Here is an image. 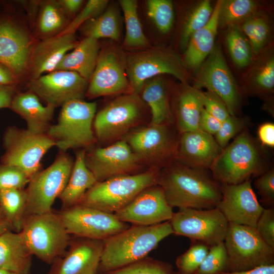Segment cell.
Wrapping results in <instances>:
<instances>
[{"instance_id": "21", "label": "cell", "mask_w": 274, "mask_h": 274, "mask_svg": "<svg viewBox=\"0 0 274 274\" xmlns=\"http://www.w3.org/2000/svg\"><path fill=\"white\" fill-rule=\"evenodd\" d=\"M75 237L46 274H98L103 241Z\"/></svg>"}, {"instance_id": "43", "label": "cell", "mask_w": 274, "mask_h": 274, "mask_svg": "<svg viewBox=\"0 0 274 274\" xmlns=\"http://www.w3.org/2000/svg\"><path fill=\"white\" fill-rule=\"evenodd\" d=\"M228 262V255L223 241L210 248L196 273L219 274L227 271Z\"/></svg>"}, {"instance_id": "6", "label": "cell", "mask_w": 274, "mask_h": 274, "mask_svg": "<svg viewBox=\"0 0 274 274\" xmlns=\"http://www.w3.org/2000/svg\"><path fill=\"white\" fill-rule=\"evenodd\" d=\"M62 106L57 123L50 126L46 134L62 151L91 145L95 141L92 123L96 103L73 99Z\"/></svg>"}, {"instance_id": "12", "label": "cell", "mask_w": 274, "mask_h": 274, "mask_svg": "<svg viewBox=\"0 0 274 274\" xmlns=\"http://www.w3.org/2000/svg\"><path fill=\"white\" fill-rule=\"evenodd\" d=\"M177 235L210 247L224 241L229 223L217 208L179 209L169 221Z\"/></svg>"}, {"instance_id": "31", "label": "cell", "mask_w": 274, "mask_h": 274, "mask_svg": "<svg viewBox=\"0 0 274 274\" xmlns=\"http://www.w3.org/2000/svg\"><path fill=\"white\" fill-rule=\"evenodd\" d=\"M140 94L141 98L150 109V123L169 124L172 122L173 115L168 90L160 77L158 76L148 80Z\"/></svg>"}, {"instance_id": "34", "label": "cell", "mask_w": 274, "mask_h": 274, "mask_svg": "<svg viewBox=\"0 0 274 274\" xmlns=\"http://www.w3.org/2000/svg\"><path fill=\"white\" fill-rule=\"evenodd\" d=\"M119 4L125 24L124 46L130 49H143L148 47L149 43L138 16L137 2L134 0H121Z\"/></svg>"}, {"instance_id": "8", "label": "cell", "mask_w": 274, "mask_h": 274, "mask_svg": "<svg viewBox=\"0 0 274 274\" xmlns=\"http://www.w3.org/2000/svg\"><path fill=\"white\" fill-rule=\"evenodd\" d=\"M145 104L140 95L134 93L122 94L110 102L94 117L97 139L104 143L119 141L141 123Z\"/></svg>"}, {"instance_id": "53", "label": "cell", "mask_w": 274, "mask_h": 274, "mask_svg": "<svg viewBox=\"0 0 274 274\" xmlns=\"http://www.w3.org/2000/svg\"><path fill=\"white\" fill-rule=\"evenodd\" d=\"M219 274H274V264L261 265L242 271H223Z\"/></svg>"}, {"instance_id": "48", "label": "cell", "mask_w": 274, "mask_h": 274, "mask_svg": "<svg viewBox=\"0 0 274 274\" xmlns=\"http://www.w3.org/2000/svg\"><path fill=\"white\" fill-rule=\"evenodd\" d=\"M263 240L274 249V209L263 210L255 227Z\"/></svg>"}, {"instance_id": "2", "label": "cell", "mask_w": 274, "mask_h": 274, "mask_svg": "<svg viewBox=\"0 0 274 274\" xmlns=\"http://www.w3.org/2000/svg\"><path fill=\"white\" fill-rule=\"evenodd\" d=\"M173 234L169 221L129 226L103 241L98 273L105 274L147 257L161 241Z\"/></svg>"}, {"instance_id": "49", "label": "cell", "mask_w": 274, "mask_h": 274, "mask_svg": "<svg viewBox=\"0 0 274 274\" xmlns=\"http://www.w3.org/2000/svg\"><path fill=\"white\" fill-rule=\"evenodd\" d=\"M203 108L221 122L230 115L224 101L213 92L202 91Z\"/></svg>"}, {"instance_id": "20", "label": "cell", "mask_w": 274, "mask_h": 274, "mask_svg": "<svg viewBox=\"0 0 274 274\" xmlns=\"http://www.w3.org/2000/svg\"><path fill=\"white\" fill-rule=\"evenodd\" d=\"M222 197L217 208L228 223L255 228L264 208L260 204L249 180L221 187Z\"/></svg>"}, {"instance_id": "45", "label": "cell", "mask_w": 274, "mask_h": 274, "mask_svg": "<svg viewBox=\"0 0 274 274\" xmlns=\"http://www.w3.org/2000/svg\"><path fill=\"white\" fill-rule=\"evenodd\" d=\"M60 6L54 2L49 3L43 8L39 20L40 31L44 34L50 33L59 29L64 19Z\"/></svg>"}, {"instance_id": "25", "label": "cell", "mask_w": 274, "mask_h": 274, "mask_svg": "<svg viewBox=\"0 0 274 274\" xmlns=\"http://www.w3.org/2000/svg\"><path fill=\"white\" fill-rule=\"evenodd\" d=\"M221 2L220 0L216 3L207 24L194 32L190 37L183 60L186 68L197 70L214 48Z\"/></svg>"}, {"instance_id": "23", "label": "cell", "mask_w": 274, "mask_h": 274, "mask_svg": "<svg viewBox=\"0 0 274 274\" xmlns=\"http://www.w3.org/2000/svg\"><path fill=\"white\" fill-rule=\"evenodd\" d=\"M30 57L27 35L11 22H0V63L18 75L25 70Z\"/></svg>"}, {"instance_id": "11", "label": "cell", "mask_w": 274, "mask_h": 274, "mask_svg": "<svg viewBox=\"0 0 274 274\" xmlns=\"http://www.w3.org/2000/svg\"><path fill=\"white\" fill-rule=\"evenodd\" d=\"M4 145L2 163L19 167L30 179L40 171L42 158L55 144L46 133L37 134L11 126L4 134Z\"/></svg>"}, {"instance_id": "57", "label": "cell", "mask_w": 274, "mask_h": 274, "mask_svg": "<svg viewBox=\"0 0 274 274\" xmlns=\"http://www.w3.org/2000/svg\"><path fill=\"white\" fill-rule=\"evenodd\" d=\"M8 230H11L10 225L6 219L0 221V236L4 232Z\"/></svg>"}, {"instance_id": "60", "label": "cell", "mask_w": 274, "mask_h": 274, "mask_svg": "<svg viewBox=\"0 0 274 274\" xmlns=\"http://www.w3.org/2000/svg\"><path fill=\"white\" fill-rule=\"evenodd\" d=\"M177 274H179L178 273H177ZM194 274H197V273H195Z\"/></svg>"}, {"instance_id": "46", "label": "cell", "mask_w": 274, "mask_h": 274, "mask_svg": "<svg viewBox=\"0 0 274 274\" xmlns=\"http://www.w3.org/2000/svg\"><path fill=\"white\" fill-rule=\"evenodd\" d=\"M29 178L19 167L8 164H0V190L16 188L24 189Z\"/></svg>"}, {"instance_id": "50", "label": "cell", "mask_w": 274, "mask_h": 274, "mask_svg": "<svg viewBox=\"0 0 274 274\" xmlns=\"http://www.w3.org/2000/svg\"><path fill=\"white\" fill-rule=\"evenodd\" d=\"M255 187L261 196V200L267 204L274 202V170L271 169L256 179Z\"/></svg>"}, {"instance_id": "36", "label": "cell", "mask_w": 274, "mask_h": 274, "mask_svg": "<svg viewBox=\"0 0 274 274\" xmlns=\"http://www.w3.org/2000/svg\"><path fill=\"white\" fill-rule=\"evenodd\" d=\"M259 5L252 0H222L218 16L219 26L238 25L258 12Z\"/></svg>"}, {"instance_id": "13", "label": "cell", "mask_w": 274, "mask_h": 274, "mask_svg": "<svg viewBox=\"0 0 274 274\" xmlns=\"http://www.w3.org/2000/svg\"><path fill=\"white\" fill-rule=\"evenodd\" d=\"M58 213L68 234L76 237L104 241L129 226L114 214L81 204Z\"/></svg>"}, {"instance_id": "10", "label": "cell", "mask_w": 274, "mask_h": 274, "mask_svg": "<svg viewBox=\"0 0 274 274\" xmlns=\"http://www.w3.org/2000/svg\"><path fill=\"white\" fill-rule=\"evenodd\" d=\"M73 164L68 156L61 153L49 167L30 179L25 189V217L52 211L68 182Z\"/></svg>"}, {"instance_id": "7", "label": "cell", "mask_w": 274, "mask_h": 274, "mask_svg": "<svg viewBox=\"0 0 274 274\" xmlns=\"http://www.w3.org/2000/svg\"><path fill=\"white\" fill-rule=\"evenodd\" d=\"M210 168L223 185L243 183L262 172L258 150L251 137L244 132L222 149Z\"/></svg>"}, {"instance_id": "41", "label": "cell", "mask_w": 274, "mask_h": 274, "mask_svg": "<svg viewBox=\"0 0 274 274\" xmlns=\"http://www.w3.org/2000/svg\"><path fill=\"white\" fill-rule=\"evenodd\" d=\"M105 274H177L172 266L160 260L146 257Z\"/></svg>"}, {"instance_id": "55", "label": "cell", "mask_w": 274, "mask_h": 274, "mask_svg": "<svg viewBox=\"0 0 274 274\" xmlns=\"http://www.w3.org/2000/svg\"><path fill=\"white\" fill-rule=\"evenodd\" d=\"M82 3V0H62L59 2L60 6L70 13H74L77 11Z\"/></svg>"}, {"instance_id": "54", "label": "cell", "mask_w": 274, "mask_h": 274, "mask_svg": "<svg viewBox=\"0 0 274 274\" xmlns=\"http://www.w3.org/2000/svg\"><path fill=\"white\" fill-rule=\"evenodd\" d=\"M13 91L6 86H0V109L10 107Z\"/></svg>"}, {"instance_id": "44", "label": "cell", "mask_w": 274, "mask_h": 274, "mask_svg": "<svg viewBox=\"0 0 274 274\" xmlns=\"http://www.w3.org/2000/svg\"><path fill=\"white\" fill-rule=\"evenodd\" d=\"M108 2L107 0L88 1L79 14L58 34H74L84 23L101 14Z\"/></svg>"}, {"instance_id": "59", "label": "cell", "mask_w": 274, "mask_h": 274, "mask_svg": "<svg viewBox=\"0 0 274 274\" xmlns=\"http://www.w3.org/2000/svg\"><path fill=\"white\" fill-rule=\"evenodd\" d=\"M3 219H4V217L2 210L0 208V221Z\"/></svg>"}, {"instance_id": "37", "label": "cell", "mask_w": 274, "mask_h": 274, "mask_svg": "<svg viewBox=\"0 0 274 274\" xmlns=\"http://www.w3.org/2000/svg\"><path fill=\"white\" fill-rule=\"evenodd\" d=\"M225 41L229 55L239 68L248 66L253 53L250 43L238 25L228 27Z\"/></svg>"}, {"instance_id": "22", "label": "cell", "mask_w": 274, "mask_h": 274, "mask_svg": "<svg viewBox=\"0 0 274 274\" xmlns=\"http://www.w3.org/2000/svg\"><path fill=\"white\" fill-rule=\"evenodd\" d=\"M181 134L175 157L178 164L195 169L210 168L223 149L215 138L200 129Z\"/></svg>"}, {"instance_id": "26", "label": "cell", "mask_w": 274, "mask_h": 274, "mask_svg": "<svg viewBox=\"0 0 274 274\" xmlns=\"http://www.w3.org/2000/svg\"><path fill=\"white\" fill-rule=\"evenodd\" d=\"M10 108L25 120L27 130L37 134L46 133L55 108L48 104L43 106L32 92L16 95Z\"/></svg>"}, {"instance_id": "16", "label": "cell", "mask_w": 274, "mask_h": 274, "mask_svg": "<svg viewBox=\"0 0 274 274\" xmlns=\"http://www.w3.org/2000/svg\"><path fill=\"white\" fill-rule=\"evenodd\" d=\"M85 162L97 182L138 173L142 163L125 140L85 153Z\"/></svg>"}, {"instance_id": "9", "label": "cell", "mask_w": 274, "mask_h": 274, "mask_svg": "<svg viewBox=\"0 0 274 274\" xmlns=\"http://www.w3.org/2000/svg\"><path fill=\"white\" fill-rule=\"evenodd\" d=\"M228 262L226 271H242L274 264V249L255 228L229 223L224 241Z\"/></svg>"}, {"instance_id": "24", "label": "cell", "mask_w": 274, "mask_h": 274, "mask_svg": "<svg viewBox=\"0 0 274 274\" xmlns=\"http://www.w3.org/2000/svg\"><path fill=\"white\" fill-rule=\"evenodd\" d=\"M76 45L74 34H58L39 42L31 55L33 79L55 71L63 57Z\"/></svg>"}, {"instance_id": "4", "label": "cell", "mask_w": 274, "mask_h": 274, "mask_svg": "<svg viewBox=\"0 0 274 274\" xmlns=\"http://www.w3.org/2000/svg\"><path fill=\"white\" fill-rule=\"evenodd\" d=\"M19 233L32 255L49 264L64 254L71 238L58 213L52 211L26 216Z\"/></svg>"}, {"instance_id": "5", "label": "cell", "mask_w": 274, "mask_h": 274, "mask_svg": "<svg viewBox=\"0 0 274 274\" xmlns=\"http://www.w3.org/2000/svg\"><path fill=\"white\" fill-rule=\"evenodd\" d=\"M126 74L133 92L140 95L145 83L169 74L187 84L190 74L180 56L169 48L156 47L133 52L125 57Z\"/></svg>"}, {"instance_id": "3", "label": "cell", "mask_w": 274, "mask_h": 274, "mask_svg": "<svg viewBox=\"0 0 274 274\" xmlns=\"http://www.w3.org/2000/svg\"><path fill=\"white\" fill-rule=\"evenodd\" d=\"M160 171L151 167L143 172L114 177L97 182L79 204L115 214L145 189L158 185Z\"/></svg>"}, {"instance_id": "14", "label": "cell", "mask_w": 274, "mask_h": 274, "mask_svg": "<svg viewBox=\"0 0 274 274\" xmlns=\"http://www.w3.org/2000/svg\"><path fill=\"white\" fill-rule=\"evenodd\" d=\"M197 70L193 86L198 89L204 88L217 95L226 105L229 114L235 116L241 95L220 48L215 47Z\"/></svg>"}, {"instance_id": "52", "label": "cell", "mask_w": 274, "mask_h": 274, "mask_svg": "<svg viewBox=\"0 0 274 274\" xmlns=\"http://www.w3.org/2000/svg\"><path fill=\"white\" fill-rule=\"evenodd\" d=\"M258 136L261 144L270 148L274 147V124L264 123L258 129Z\"/></svg>"}, {"instance_id": "35", "label": "cell", "mask_w": 274, "mask_h": 274, "mask_svg": "<svg viewBox=\"0 0 274 274\" xmlns=\"http://www.w3.org/2000/svg\"><path fill=\"white\" fill-rule=\"evenodd\" d=\"M119 17L113 7L107 9L97 17L87 21L83 28L86 37L98 40L108 38L117 41L120 37Z\"/></svg>"}, {"instance_id": "58", "label": "cell", "mask_w": 274, "mask_h": 274, "mask_svg": "<svg viewBox=\"0 0 274 274\" xmlns=\"http://www.w3.org/2000/svg\"><path fill=\"white\" fill-rule=\"evenodd\" d=\"M0 274H17L11 271H9L6 270L0 269Z\"/></svg>"}, {"instance_id": "32", "label": "cell", "mask_w": 274, "mask_h": 274, "mask_svg": "<svg viewBox=\"0 0 274 274\" xmlns=\"http://www.w3.org/2000/svg\"><path fill=\"white\" fill-rule=\"evenodd\" d=\"M26 206L25 190L10 188L0 190V208L11 230L19 232L25 218Z\"/></svg>"}, {"instance_id": "18", "label": "cell", "mask_w": 274, "mask_h": 274, "mask_svg": "<svg viewBox=\"0 0 274 274\" xmlns=\"http://www.w3.org/2000/svg\"><path fill=\"white\" fill-rule=\"evenodd\" d=\"M174 213L162 189L155 185L142 191L114 215L132 225L151 226L170 221Z\"/></svg>"}, {"instance_id": "39", "label": "cell", "mask_w": 274, "mask_h": 274, "mask_svg": "<svg viewBox=\"0 0 274 274\" xmlns=\"http://www.w3.org/2000/svg\"><path fill=\"white\" fill-rule=\"evenodd\" d=\"M213 9L209 0L201 1L192 9L185 21L181 34V44L183 48L186 47L192 34L209 22Z\"/></svg>"}, {"instance_id": "28", "label": "cell", "mask_w": 274, "mask_h": 274, "mask_svg": "<svg viewBox=\"0 0 274 274\" xmlns=\"http://www.w3.org/2000/svg\"><path fill=\"white\" fill-rule=\"evenodd\" d=\"M180 90L176 100L175 118L181 133L199 129L203 109L202 91L187 84Z\"/></svg>"}, {"instance_id": "40", "label": "cell", "mask_w": 274, "mask_h": 274, "mask_svg": "<svg viewBox=\"0 0 274 274\" xmlns=\"http://www.w3.org/2000/svg\"><path fill=\"white\" fill-rule=\"evenodd\" d=\"M147 14L157 29L162 33L171 29L174 20L172 2L169 0H148Z\"/></svg>"}, {"instance_id": "30", "label": "cell", "mask_w": 274, "mask_h": 274, "mask_svg": "<svg viewBox=\"0 0 274 274\" xmlns=\"http://www.w3.org/2000/svg\"><path fill=\"white\" fill-rule=\"evenodd\" d=\"M97 181L85 162V152L79 151L76 155L68 182L59 196L62 209L79 204L86 192Z\"/></svg>"}, {"instance_id": "1", "label": "cell", "mask_w": 274, "mask_h": 274, "mask_svg": "<svg viewBox=\"0 0 274 274\" xmlns=\"http://www.w3.org/2000/svg\"><path fill=\"white\" fill-rule=\"evenodd\" d=\"M158 185L173 208L211 209L217 208L222 197L221 187L203 169L178 163L160 172Z\"/></svg>"}, {"instance_id": "19", "label": "cell", "mask_w": 274, "mask_h": 274, "mask_svg": "<svg viewBox=\"0 0 274 274\" xmlns=\"http://www.w3.org/2000/svg\"><path fill=\"white\" fill-rule=\"evenodd\" d=\"M88 86V81L67 70H55L32 79L30 83L33 93L55 108L71 100L82 99Z\"/></svg>"}, {"instance_id": "51", "label": "cell", "mask_w": 274, "mask_h": 274, "mask_svg": "<svg viewBox=\"0 0 274 274\" xmlns=\"http://www.w3.org/2000/svg\"><path fill=\"white\" fill-rule=\"evenodd\" d=\"M221 124L220 121L203 108L199 119V129L212 135H215L219 129Z\"/></svg>"}, {"instance_id": "38", "label": "cell", "mask_w": 274, "mask_h": 274, "mask_svg": "<svg viewBox=\"0 0 274 274\" xmlns=\"http://www.w3.org/2000/svg\"><path fill=\"white\" fill-rule=\"evenodd\" d=\"M240 28L250 43L253 55L258 54L269 38L270 28L268 20L257 12L243 22Z\"/></svg>"}, {"instance_id": "17", "label": "cell", "mask_w": 274, "mask_h": 274, "mask_svg": "<svg viewBox=\"0 0 274 274\" xmlns=\"http://www.w3.org/2000/svg\"><path fill=\"white\" fill-rule=\"evenodd\" d=\"M89 81L86 95L91 98L133 93L126 74L125 58L111 48L99 54Z\"/></svg>"}, {"instance_id": "29", "label": "cell", "mask_w": 274, "mask_h": 274, "mask_svg": "<svg viewBox=\"0 0 274 274\" xmlns=\"http://www.w3.org/2000/svg\"><path fill=\"white\" fill-rule=\"evenodd\" d=\"M98 50L97 40L86 37L63 57L56 70L75 72L88 81L94 70Z\"/></svg>"}, {"instance_id": "15", "label": "cell", "mask_w": 274, "mask_h": 274, "mask_svg": "<svg viewBox=\"0 0 274 274\" xmlns=\"http://www.w3.org/2000/svg\"><path fill=\"white\" fill-rule=\"evenodd\" d=\"M125 141L142 163L157 168L175 159L178 142L168 124L152 123L129 133Z\"/></svg>"}, {"instance_id": "33", "label": "cell", "mask_w": 274, "mask_h": 274, "mask_svg": "<svg viewBox=\"0 0 274 274\" xmlns=\"http://www.w3.org/2000/svg\"><path fill=\"white\" fill-rule=\"evenodd\" d=\"M247 88L260 95L272 93L274 88V57L272 51L259 57L251 68L247 79Z\"/></svg>"}, {"instance_id": "56", "label": "cell", "mask_w": 274, "mask_h": 274, "mask_svg": "<svg viewBox=\"0 0 274 274\" xmlns=\"http://www.w3.org/2000/svg\"><path fill=\"white\" fill-rule=\"evenodd\" d=\"M13 74L6 66L0 63V86H6L13 81Z\"/></svg>"}, {"instance_id": "27", "label": "cell", "mask_w": 274, "mask_h": 274, "mask_svg": "<svg viewBox=\"0 0 274 274\" xmlns=\"http://www.w3.org/2000/svg\"><path fill=\"white\" fill-rule=\"evenodd\" d=\"M32 256L19 232L8 230L0 236V269L30 274Z\"/></svg>"}, {"instance_id": "47", "label": "cell", "mask_w": 274, "mask_h": 274, "mask_svg": "<svg viewBox=\"0 0 274 274\" xmlns=\"http://www.w3.org/2000/svg\"><path fill=\"white\" fill-rule=\"evenodd\" d=\"M247 120L244 118L230 115L221 122L215 135V140L219 146L224 148L229 141L241 131L247 125Z\"/></svg>"}, {"instance_id": "42", "label": "cell", "mask_w": 274, "mask_h": 274, "mask_svg": "<svg viewBox=\"0 0 274 274\" xmlns=\"http://www.w3.org/2000/svg\"><path fill=\"white\" fill-rule=\"evenodd\" d=\"M210 247L199 243L192 244L183 254L178 256L176 264L179 274L196 273L208 254Z\"/></svg>"}]
</instances>
